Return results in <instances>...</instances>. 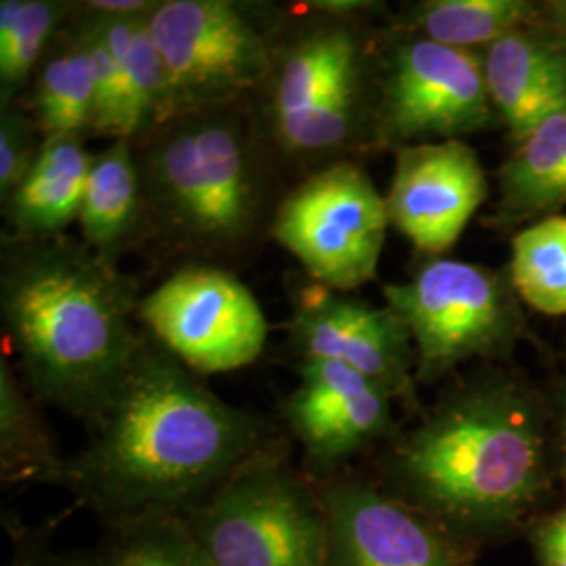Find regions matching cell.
<instances>
[{
  "mask_svg": "<svg viewBox=\"0 0 566 566\" xmlns=\"http://www.w3.org/2000/svg\"><path fill=\"white\" fill-rule=\"evenodd\" d=\"M88 432L60 485L107 525L185 516L269 446L259 416L224 403L149 334Z\"/></svg>",
  "mask_w": 566,
  "mask_h": 566,
  "instance_id": "cell-1",
  "label": "cell"
},
{
  "mask_svg": "<svg viewBox=\"0 0 566 566\" xmlns=\"http://www.w3.org/2000/svg\"><path fill=\"white\" fill-rule=\"evenodd\" d=\"M137 306L130 282L86 243L2 238V332L39 403L93 424L142 346Z\"/></svg>",
  "mask_w": 566,
  "mask_h": 566,
  "instance_id": "cell-2",
  "label": "cell"
},
{
  "mask_svg": "<svg viewBox=\"0 0 566 566\" xmlns=\"http://www.w3.org/2000/svg\"><path fill=\"white\" fill-rule=\"evenodd\" d=\"M388 474L401 500L460 539L504 531L546 485L537 409L510 382L468 386L397 443Z\"/></svg>",
  "mask_w": 566,
  "mask_h": 566,
  "instance_id": "cell-3",
  "label": "cell"
},
{
  "mask_svg": "<svg viewBox=\"0 0 566 566\" xmlns=\"http://www.w3.org/2000/svg\"><path fill=\"white\" fill-rule=\"evenodd\" d=\"M145 227L198 256L240 254L271 202V143L250 102L158 124L133 142Z\"/></svg>",
  "mask_w": 566,
  "mask_h": 566,
  "instance_id": "cell-4",
  "label": "cell"
},
{
  "mask_svg": "<svg viewBox=\"0 0 566 566\" xmlns=\"http://www.w3.org/2000/svg\"><path fill=\"white\" fill-rule=\"evenodd\" d=\"M365 2H306L304 18L287 21L259 120L273 151L298 164L338 163L374 126L369 63L355 23Z\"/></svg>",
  "mask_w": 566,
  "mask_h": 566,
  "instance_id": "cell-5",
  "label": "cell"
},
{
  "mask_svg": "<svg viewBox=\"0 0 566 566\" xmlns=\"http://www.w3.org/2000/svg\"><path fill=\"white\" fill-rule=\"evenodd\" d=\"M285 23L282 9L259 2L160 0L149 32L166 74L163 122L259 95Z\"/></svg>",
  "mask_w": 566,
  "mask_h": 566,
  "instance_id": "cell-6",
  "label": "cell"
},
{
  "mask_svg": "<svg viewBox=\"0 0 566 566\" xmlns=\"http://www.w3.org/2000/svg\"><path fill=\"white\" fill-rule=\"evenodd\" d=\"M210 566H325L317 491L269 443L185 514Z\"/></svg>",
  "mask_w": 566,
  "mask_h": 566,
  "instance_id": "cell-7",
  "label": "cell"
},
{
  "mask_svg": "<svg viewBox=\"0 0 566 566\" xmlns=\"http://www.w3.org/2000/svg\"><path fill=\"white\" fill-rule=\"evenodd\" d=\"M388 227L385 196L357 164L338 160L283 196L269 233L313 282L355 292L376 277Z\"/></svg>",
  "mask_w": 566,
  "mask_h": 566,
  "instance_id": "cell-8",
  "label": "cell"
},
{
  "mask_svg": "<svg viewBox=\"0 0 566 566\" xmlns=\"http://www.w3.org/2000/svg\"><path fill=\"white\" fill-rule=\"evenodd\" d=\"M385 298L411 336L420 380L497 353L516 327L506 283L464 261L432 259L409 282L385 285Z\"/></svg>",
  "mask_w": 566,
  "mask_h": 566,
  "instance_id": "cell-9",
  "label": "cell"
},
{
  "mask_svg": "<svg viewBox=\"0 0 566 566\" xmlns=\"http://www.w3.org/2000/svg\"><path fill=\"white\" fill-rule=\"evenodd\" d=\"M145 332L196 374H223L254 364L266 344L263 306L233 273L189 264L137 306Z\"/></svg>",
  "mask_w": 566,
  "mask_h": 566,
  "instance_id": "cell-10",
  "label": "cell"
},
{
  "mask_svg": "<svg viewBox=\"0 0 566 566\" xmlns=\"http://www.w3.org/2000/svg\"><path fill=\"white\" fill-rule=\"evenodd\" d=\"M493 114L483 57L413 36L395 44L386 57L371 133L399 149L483 130Z\"/></svg>",
  "mask_w": 566,
  "mask_h": 566,
  "instance_id": "cell-11",
  "label": "cell"
},
{
  "mask_svg": "<svg viewBox=\"0 0 566 566\" xmlns=\"http://www.w3.org/2000/svg\"><path fill=\"white\" fill-rule=\"evenodd\" d=\"M325 518V566H468L462 539L401 497L361 481L315 486Z\"/></svg>",
  "mask_w": 566,
  "mask_h": 566,
  "instance_id": "cell-12",
  "label": "cell"
},
{
  "mask_svg": "<svg viewBox=\"0 0 566 566\" xmlns=\"http://www.w3.org/2000/svg\"><path fill=\"white\" fill-rule=\"evenodd\" d=\"M287 329L301 361H338L392 397L413 395L416 350L401 317L390 306L380 308L350 292L313 282L292 304Z\"/></svg>",
  "mask_w": 566,
  "mask_h": 566,
  "instance_id": "cell-13",
  "label": "cell"
},
{
  "mask_svg": "<svg viewBox=\"0 0 566 566\" xmlns=\"http://www.w3.org/2000/svg\"><path fill=\"white\" fill-rule=\"evenodd\" d=\"M489 193L485 170L460 139L416 143L397 149L385 196L390 224L428 254H443L460 240Z\"/></svg>",
  "mask_w": 566,
  "mask_h": 566,
  "instance_id": "cell-14",
  "label": "cell"
},
{
  "mask_svg": "<svg viewBox=\"0 0 566 566\" xmlns=\"http://www.w3.org/2000/svg\"><path fill=\"white\" fill-rule=\"evenodd\" d=\"M298 386L283 403V418L308 464L332 470L382 439L392 426V395L338 361H301Z\"/></svg>",
  "mask_w": 566,
  "mask_h": 566,
  "instance_id": "cell-15",
  "label": "cell"
},
{
  "mask_svg": "<svg viewBox=\"0 0 566 566\" xmlns=\"http://www.w3.org/2000/svg\"><path fill=\"white\" fill-rule=\"evenodd\" d=\"M483 70L491 103L516 143L566 109V55L546 42L516 30L486 46Z\"/></svg>",
  "mask_w": 566,
  "mask_h": 566,
  "instance_id": "cell-16",
  "label": "cell"
},
{
  "mask_svg": "<svg viewBox=\"0 0 566 566\" xmlns=\"http://www.w3.org/2000/svg\"><path fill=\"white\" fill-rule=\"evenodd\" d=\"M82 137H46L36 163L20 187L2 202L4 235L46 240L65 235L81 219L93 154Z\"/></svg>",
  "mask_w": 566,
  "mask_h": 566,
  "instance_id": "cell-17",
  "label": "cell"
},
{
  "mask_svg": "<svg viewBox=\"0 0 566 566\" xmlns=\"http://www.w3.org/2000/svg\"><path fill=\"white\" fill-rule=\"evenodd\" d=\"M78 224L82 242L109 264L143 235L142 177L130 139H114L93 154Z\"/></svg>",
  "mask_w": 566,
  "mask_h": 566,
  "instance_id": "cell-18",
  "label": "cell"
},
{
  "mask_svg": "<svg viewBox=\"0 0 566 566\" xmlns=\"http://www.w3.org/2000/svg\"><path fill=\"white\" fill-rule=\"evenodd\" d=\"M23 107L46 137L88 139L95 122V78L88 53L72 20L42 60Z\"/></svg>",
  "mask_w": 566,
  "mask_h": 566,
  "instance_id": "cell-19",
  "label": "cell"
},
{
  "mask_svg": "<svg viewBox=\"0 0 566 566\" xmlns=\"http://www.w3.org/2000/svg\"><path fill=\"white\" fill-rule=\"evenodd\" d=\"M36 399L9 364L0 359V472L2 481L57 483L65 458L42 420Z\"/></svg>",
  "mask_w": 566,
  "mask_h": 566,
  "instance_id": "cell-20",
  "label": "cell"
},
{
  "mask_svg": "<svg viewBox=\"0 0 566 566\" xmlns=\"http://www.w3.org/2000/svg\"><path fill=\"white\" fill-rule=\"evenodd\" d=\"M504 212L510 219L554 210L566 203V109L552 114L502 168Z\"/></svg>",
  "mask_w": 566,
  "mask_h": 566,
  "instance_id": "cell-21",
  "label": "cell"
},
{
  "mask_svg": "<svg viewBox=\"0 0 566 566\" xmlns=\"http://www.w3.org/2000/svg\"><path fill=\"white\" fill-rule=\"evenodd\" d=\"M76 9L70 0H0V105L23 99Z\"/></svg>",
  "mask_w": 566,
  "mask_h": 566,
  "instance_id": "cell-22",
  "label": "cell"
},
{
  "mask_svg": "<svg viewBox=\"0 0 566 566\" xmlns=\"http://www.w3.org/2000/svg\"><path fill=\"white\" fill-rule=\"evenodd\" d=\"M533 7L521 0H428L407 15V30L428 41L474 51L516 32Z\"/></svg>",
  "mask_w": 566,
  "mask_h": 566,
  "instance_id": "cell-23",
  "label": "cell"
},
{
  "mask_svg": "<svg viewBox=\"0 0 566 566\" xmlns=\"http://www.w3.org/2000/svg\"><path fill=\"white\" fill-rule=\"evenodd\" d=\"M512 283L537 313L566 315V217H547L512 242Z\"/></svg>",
  "mask_w": 566,
  "mask_h": 566,
  "instance_id": "cell-24",
  "label": "cell"
},
{
  "mask_svg": "<svg viewBox=\"0 0 566 566\" xmlns=\"http://www.w3.org/2000/svg\"><path fill=\"white\" fill-rule=\"evenodd\" d=\"M102 566H210L185 516L151 514L107 525Z\"/></svg>",
  "mask_w": 566,
  "mask_h": 566,
  "instance_id": "cell-25",
  "label": "cell"
},
{
  "mask_svg": "<svg viewBox=\"0 0 566 566\" xmlns=\"http://www.w3.org/2000/svg\"><path fill=\"white\" fill-rule=\"evenodd\" d=\"M72 25L78 32L82 44L88 53L93 78H95V122L91 137L124 139V93H122L120 63L105 36L102 21L97 15L78 9L72 18Z\"/></svg>",
  "mask_w": 566,
  "mask_h": 566,
  "instance_id": "cell-26",
  "label": "cell"
},
{
  "mask_svg": "<svg viewBox=\"0 0 566 566\" xmlns=\"http://www.w3.org/2000/svg\"><path fill=\"white\" fill-rule=\"evenodd\" d=\"M44 145L39 124L13 102L0 105V200L4 202L25 179Z\"/></svg>",
  "mask_w": 566,
  "mask_h": 566,
  "instance_id": "cell-27",
  "label": "cell"
},
{
  "mask_svg": "<svg viewBox=\"0 0 566 566\" xmlns=\"http://www.w3.org/2000/svg\"><path fill=\"white\" fill-rule=\"evenodd\" d=\"M533 549L539 566H566V506L535 525Z\"/></svg>",
  "mask_w": 566,
  "mask_h": 566,
  "instance_id": "cell-28",
  "label": "cell"
},
{
  "mask_svg": "<svg viewBox=\"0 0 566 566\" xmlns=\"http://www.w3.org/2000/svg\"><path fill=\"white\" fill-rule=\"evenodd\" d=\"M160 0H86L81 2L82 9L102 15H116V18H133V15H147L158 7Z\"/></svg>",
  "mask_w": 566,
  "mask_h": 566,
  "instance_id": "cell-29",
  "label": "cell"
},
{
  "mask_svg": "<svg viewBox=\"0 0 566 566\" xmlns=\"http://www.w3.org/2000/svg\"><path fill=\"white\" fill-rule=\"evenodd\" d=\"M32 566H102L97 554H81V552H65L46 556Z\"/></svg>",
  "mask_w": 566,
  "mask_h": 566,
  "instance_id": "cell-30",
  "label": "cell"
},
{
  "mask_svg": "<svg viewBox=\"0 0 566 566\" xmlns=\"http://www.w3.org/2000/svg\"><path fill=\"white\" fill-rule=\"evenodd\" d=\"M560 439H563V451L566 455V385L563 390V405H560Z\"/></svg>",
  "mask_w": 566,
  "mask_h": 566,
  "instance_id": "cell-31",
  "label": "cell"
},
{
  "mask_svg": "<svg viewBox=\"0 0 566 566\" xmlns=\"http://www.w3.org/2000/svg\"><path fill=\"white\" fill-rule=\"evenodd\" d=\"M558 15H560V21H563V25L566 28V2L565 4H558Z\"/></svg>",
  "mask_w": 566,
  "mask_h": 566,
  "instance_id": "cell-32",
  "label": "cell"
}]
</instances>
